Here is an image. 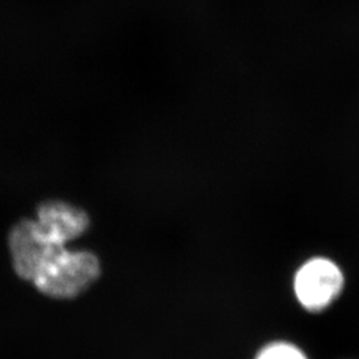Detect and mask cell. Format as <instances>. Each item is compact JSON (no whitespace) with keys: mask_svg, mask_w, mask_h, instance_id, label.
I'll return each mask as SVG.
<instances>
[{"mask_svg":"<svg viewBox=\"0 0 359 359\" xmlns=\"http://www.w3.org/2000/svg\"><path fill=\"white\" fill-rule=\"evenodd\" d=\"M35 222L50 243L65 246L88 229L90 218L76 206L62 201H48L39 206Z\"/></svg>","mask_w":359,"mask_h":359,"instance_id":"cell-4","label":"cell"},{"mask_svg":"<svg viewBox=\"0 0 359 359\" xmlns=\"http://www.w3.org/2000/svg\"><path fill=\"white\" fill-rule=\"evenodd\" d=\"M8 248L16 274L32 283L39 270L62 245L52 244L39 231L35 219H22L10 231Z\"/></svg>","mask_w":359,"mask_h":359,"instance_id":"cell-3","label":"cell"},{"mask_svg":"<svg viewBox=\"0 0 359 359\" xmlns=\"http://www.w3.org/2000/svg\"><path fill=\"white\" fill-rule=\"evenodd\" d=\"M100 276L97 257L84 250L57 248L39 270L32 283L39 292L52 298H75L87 290Z\"/></svg>","mask_w":359,"mask_h":359,"instance_id":"cell-1","label":"cell"},{"mask_svg":"<svg viewBox=\"0 0 359 359\" xmlns=\"http://www.w3.org/2000/svg\"><path fill=\"white\" fill-rule=\"evenodd\" d=\"M257 359H306L304 353L289 344H273L265 347Z\"/></svg>","mask_w":359,"mask_h":359,"instance_id":"cell-5","label":"cell"},{"mask_svg":"<svg viewBox=\"0 0 359 359\" xmlns=\"http://www.w3.org/2000/svg\"><path fill=\"white\" fill-rule=\"evenodd\" d=\"M345 283L342 270L327 258H313L298 270L294 292L298 302L308 310L327 308L341 294Z\"/></svg>","mask_w":359,"mask_h":359,"instance_id":"cell-2","label":"cell"}]
</instances>
